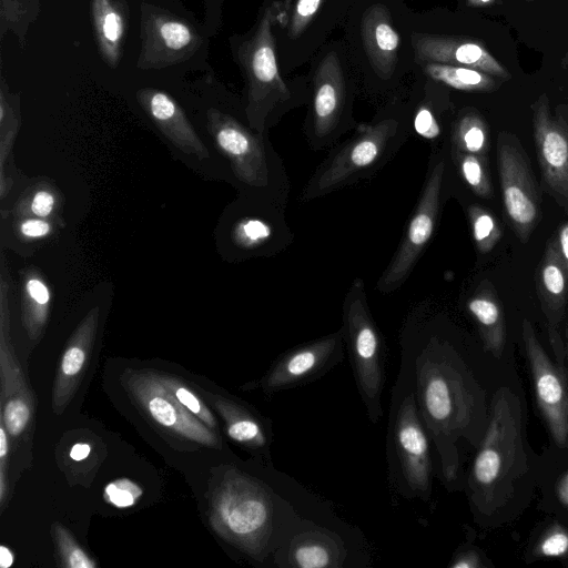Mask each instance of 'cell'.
I'll list each match as a JSON object with an SVG mask.
<instances>
[{
	"instance_id": "74e56055",
	"label": "cell",
	"mask_w": 568,
	"mask_h": 568,
	"mask_svg": "<svg viewBox=\"0 0 568 568\" xmlns=\"http://www.w3.org/2000/svg\"><path fill=\"white\" fill-rule=\"evenodd\" d=\"M57 193L49 186H34L26 193L16 206L18 217L36 216L51 219L59 206Z\"/></svg>"
},
{
	"instance_id": "ac0fdd59",
	"label": "cell",
	"mask_w": 568,
	"mask_h": 568,
	"mask_svg": "<svg viewBox=\"0 0 568 568\" xmlns=\"http://www.w3.org/2000/svg\"><path fill=\"white\" fill-rule=\"evenodd\" d=\"M532 134L541 189L568 213V120L550 112L546 94L532 105Z\"/></svg>"
},
{
	"instance_id": "bcb514c9",
	"label": "cell",
	"mask_w": 568,
	"mask_h": 568,
	"mask_svg": "<svg viewBox=\"0 0 568 568\" xmlns=\"http://www.w3.org/2000/svg\"><path fill=\"white\" fill-rule=\"evenodd\" d=\"M13 562V555L11 552V550L6 547V546H1L0 547V566L1 568H8L12 565Z\"/></svg>"
},
{
	"instance_id": "277c9868",
	"label": "cell",
	"mask_w": 568,
	"mask_h": 568,
	"mask_svg": "<svg viewBox=\"0 0 568 568\" xmlns=\"http://www.w3.org/2000/svg\"><path fill=\"white\" fill-rule=\"evenodd\" d=\"M412 133L405 94L379 106L369 123L358 124L315 170L301 199L311 201L366 179L383 168Z\"/></svg>"
},
{
	"instance_id": "836d02e7",
	"label": "cell",
	"mask_w": 568,
	"mask_h": 568,
	"mask_svg": "<svg viewBox=\"0 0 568 568\" xmlns=\"http://www.w3.org/2000/svg\"><path fill=\"white\" fill-rule=\"evenodd\" d=\"M20 128L19 98L12 94L4 80L0 89V179L6 176L7 160Z\"/></svg>"
},
{
	"instance_id": "52a82bcc",
	"label": "cell",
	"mask_w": 568,
	"mask_h": 568,
	"mask_svg": "<svg viewBox=\"0 0 568 568\" xmlns=\"http://www.w3.org/2000/svg\"><path fill=\"white\" fill-rule=\"evenodd\" d=\"M207 515L217 535L252 558L262 560L271 550L276 506L255 478L226 470L211 488Z\"/></svg>"
},
{
	"instance_id": "e0dca14e",
	"label": "cell",
	"mask_w": 568,
	"mask_h": 568,
	"mask_svg": "<svg viewBox=\"0 0 568 568\" xmlns=\"http://www.w3.org/2000/svg\"><path fill=\"white\" fill-rule=\"evenodd\" d=\"M521 336L529 363L535 396L554 442L568 446V374L556 365L539 343L528 320L521 323Z\"/></svg>"
},
{
	"instance_id": "f546056e",
	"label": "cell",
	"mask_w": 568,
	"mask_h": 568,
	"mask_svg": "<svg viewBox=\"0 0 568 568\" xmlns=\"http://www.w3.org/2000/svg\"><path fill=\"white\" fill-rule=\"evenodd\" d=\"M448 146L464 153L489 156L490 130L478 110L465 106L454 114Z\"/></svg>"
},
{
	"instance_id": "3957f363",
	"label": "cell",
	"mask_w": 568,
	"mask_h": 568,
	"mask_svg": "<svg viewBox=\"0 0 568 568\" xmlns=\"http://www.w3.org/2000/svg\"><path fill=\"white\" fill-rule=\"evenodd\" d=\"M278 6L264 0L252 28L230 38L233 59L244 79L242 99L248 125L266 133L290 111L307 102L306 75L286 79L282 72L273 24Z\"/></svg>"
},
{
	"instance_id": "2e32d148",
	"label": "cell",
	"mask_w": 568,
	"mask_h": 568,
	"mask_svg": "<svg viewBox=\"0 0 568 568\" xmlns=\"http://www.w3.org/2000/svg\"><path fill=\"white\" fill-rule=\"evenodd\" d=\"M141 39L136 67L142 70L184 63L204 47V37L190 22L146 3L141 7Z\"/></svg>"
},
{
	"instance_id": "5b68a950",
	"label": "cell",
	"mask_w": 568,
	"mask_h": 568,
	"mask_svg": "<svg viewBox=\"0 0 568 568\" xmlns=\"http://www.w3.org/2000/svg\"><path fill=\"white\" fill-rule=\"evenodd\" d=\"M526 470L521 406L508 388L500 387L468 478L471 505L491 516L513 497L515 483Z\"/></svg>"
},
{
	"instance_id": "f907efd6",
	"label": "cell",
	"mask_w": 568,
	"mask_h": 568,
	"mask_svg": "<svg viewBox=\"0 0 568 568\" xmlns=\"http://www.w3.org/2000/svg\"><path fill=\"white\" fill-rule=\"evenodd\" d=\"M566 338H567V345L565 346V348H566V353L568 354V326L566 329Z\"/></svg>"
},
{
	"instance_id": "b9f144b4",
	"label": "cell",
	"mask_w": 568,
	"mask_h": 568,
	"mask_svg": "<svg viewBox=\"0 0 568 568\" xmlns=\"http://www.w3.org/2000/svg\"><path fill=\"white\" fill-rule=\"evenodd\" d=\"M18 233L27 240H39L48 236L53 231V224L49 219L23 216L19 217Z\"/></svg>"
},
{
	"instance_id": "d590c367",
	"label": "cell",
	"mask_w": 568,
	"mask_h": 568,
	"mask_svg": "<svg viewBox=\"0 0 568 568\" xmlns=\"http://www.w3.org/2000/svg\"><path fill=\"white\" fill-rule=\"evenodd\" d=\"M52 536L61 566L68 568L97 567V561L78 544L64 526L54 524Z\"/></svg>"
},
{
	"instance_id": "f35d334b",
	"label": "cell",
	"mask_w": 568,
	"mask_h": 568,
	"mask_svg": "<svg viewBox=\"0 0 568 568\" xmlns=\"http://www.w3.org/2000/svg\"><path fill=\"white\" fill-rule=\"evenodd\" d=\"M105 499L112 505L126 508L136 503L142 495V489L128 478L116 479L104 489Z\"/></svg>"
},
{
	"instance_id": "cb8c5ba5",
	"label": "cell",
	"mask_w": 568,
	"mask_h": 568,
	"mask_svg": "<svg viewBox=\"0 0 568 568\" xmlns=\"http://www.w3.org/2000/svg\"><path fill=\"white\" fill-rule=\"evenodd\" d=\"M136 100L143 111L163 135L183 153L207 158L209 151L179 103L166 92L143 88L136 92Z\"/></svg>"
},
{
	"instance_id": "30bf717a",
	"label": "cell",
	"mask_w": 568,
	"mask_h": 568,
	"mask_svg": "<svg viewBox=\"0 0 568 568\" xmlns=\"http://www.w3.org/2000/svg\"><path fill=\"white\" fill-rule=\"evenodd\" d=\"M342 328L359 395L369 420L376 424L383 416L384 347L361 277L352 282L345 295Z\"/></svg>"
},
{
	"instance_id": "e575fe53",
	"label": "cell",
	"mask_w": 568,
	"mask_h": 568,
	"mask_svg": "<svg viewBox=\"0 0 568 568\" xmlns=\"http://www.w3.org/2000/svg\"><path fill=\"white\" fill-rule=\"evenodd\" d=\"M471 236L478 253H489L501 237V227L487 207L474 203L467 206Z\"/></svg>"
},
{
	"instance_id": "ee69618b",
	"label": "cell",
	"mask_w": 568,
	"mask_h": 568,
	"mask_svg": "<svg viewBox=\"0 0 568 568\" xmlns=\"http://www.w3.org/2000/svg\"><path fill=\"white\" fill-rule=\"evenodd\" d=\"M483 566L479 555L473 550L459 552L449 564L450 568H479Z\"/></svg>"
},
{
	"instance_id": "8d00e7d4",
	"label": "cell",
	"mask_w": 568,
	"mask_h": 568,
	"mask_svg": "<svg viewBox=\"0 0 568 568\" xmlns=\"http://www.w3.org/2000/svg\"><path fill=\"white\" fill-rule=\"evenodd\" d=\"M165 386L170 389L179 403L191 414L197 417L207 427L217 433V423L211 409L205 405L204 400L196 395L182 379L162 374Z\"/></svg>"
},
{
	"instance_id": "4dcf8cb0",
	"label": "cell",
	"mask_w": 568,
	"mask_h": 568,
	"mask_svg": "<svg viewBox=\"0 0 568 568\" xmlns=\"http://www.w3.org/2000/svg\"><path fill=\"white\" fill-rule=\"evenodd\" d=\"M323 532L295 535L288 546V566L298 568H325L341 566V550Z\"/></svg>"
},
{
	"instance_id": "1f68e13d",
	"label": "cell",
	"mask_w": 568,
	"mask_h": 568,
	"mask_svg": "<svg viewBox=\"0 0 568 568\" xmlns=\"http://www.w3.org/2000/svg\"><path fill=\"white\" fill-rule=\"evenodd\" d=\"M416 71L462 92H490L497 88L491 74L460 65L418 62Z\"/></svg>"
},
{
	"instance_id": "9c48e42d",
	"label": "cell",
	"mask_w": 568,
	"mask_h": 568,
	"mask_svg": "<svg viewBox=\"0 0 568 568\" xmlns=\"http://www.w3.org/2000/svg\"><path fill=\"white\" fill-rule=\"evenodd\" d=\"M389 471L405 497L427 500L432 494L430 438L420 418L408 372L400 365L392 394L388 432Z\"/></svg>"
},
{
	"instance_id": "d4e9b609",
	"label": "cell",
	"mask_w": 568,
	"mask_h": 568,
	"mask_svg": "<svg viewBox=\"0 0 568 568\" xmlns=\"http://www.w3.org/2000/svg\"><path fill=\"white\" fill-rule=\"evenodd\" d=\"M466 310L478 328L487 352L500 357L505 345V317L494 285L481 281L466 300Z\"/></svg>"
},
{
	"instance_id": "681fc988",
	"label": "cell",
	"mask_w": 568,
	"mask_h": 568,
	"mask_svg": "<svg viewBox=\"0 0 568 568\" xmlns=\"http://www.w3.org/2000/svg\"><path fill=\"white\" fill-rule=\"evenodd\" d=\"M491 0H466L468 6H479L480 3H488Z\"/></svg>"
},
{
	"instance_id": "7a4b0ae2",
	"label": "cell",
	"mask_w": 568,
	"mask_h": 568,
	"mask_svg": "<svg viewBox=\"0 0 568 568\" xmlns=\"http://www.w3.org/2000/svg\"><path fill=\"white\" fill-rule=\"evenodd\" d=\"M415 11L404 0H355L342 24L358 95L381 105L405 94L417 62Z\"/></svg>"
},
{
	"instance_id": "7dc6e473",
	"label": "cell",
	"mask_w": 568,
	"mask_h": 568,
	"mask_svg": "<svg viewBox=\"0 0 568 568\" xmlns=\"http://www.w3.org/2000/svg\"><path fill=\"white\" fill-rule=\"evenodd\" d=\"M558 493L561 503L568 507V473L562 477Z\"/></svg>"
},
{
	"instance_id": "d6986e66",
	"label": "cell",
	"mask_w": 568,
	"mask_h": 568,
	"mask_svg": "<svg viewBox=\"0 0 568 568\" xmlns=\"http://www.w3.org/2000/svg\"><path fill=\"white\" fill-rule=\"evenodd\" d=\"M344 345L341 327L334 333L287 351L261 379L262 389L274 393L315 379L343 358Z\"/></svg>"
},
{
	"instance_id": "ab89813d",
	"label": "cell",
	"mask_w": 568,
	"mask_h": 568,
	"mask_svg": "<svg viewBox=\"0 0 568 568\" xmlns=\"http://www.w3.org/2000/svg\"><path fill=\"white\" fill-rule=\"evenodd\" d=\"M535 552L542 557L564 556L568 552V532L561 527H552L537 544Z\"/></svg>"
},
{
	"instance_id": "603a6c76",
	"label": "cell",
	"mask_w": 568,
	"mask_h": 568,
	"mask_svg": "<svg viewBox=\"0 0 568 568\" xmlns=\"http://www.w3.org/2000/svg\"><path fill=\"white\" fill-rule=\"evenodd\" d=\"M450 89L415 70L405 99L409 110L412 133L437 146L444 139Z\"/></svg>"
},
{
	"instance_id": "9a60e30c",
	"label": "cell",
	"mask_w": 568,
	"mask_h": 568,
	"mask_svg": "<svg viewBox=\"0 0 568 568\" xmlns=\"http://www.w3.org/2000/svg\"><path fill=\"white\" fill-rule=\"evenodd\" d=\"M126 388L135 405L151 422L181 439L207 447H221L217 433L185 409L165 386L161 373L132 371Z\"/></svg>"
},
{
	"instance_id": "4fadbf2b",
	"label": "cell",
	"mask_w": 568,
	"mask_h": 568,
	"mask_svg": "<svg viewBox=\"0 0 568 568\" xmlns=\"http://www.w3.org/2000/svg\"><path fill=\"white\" fill-rule=\"evenodd\" d=\"M497 164L506 220L526 244L542 219V197L527 152L516 135L499 133Z\"/></svg>"
},
{
	"instance_id": "5bb4252c",
	"label": "cell",
	"mask_w": 568,
	"mask_h": 568,
	"mask_svg": "<svg viewBox=\"0 0 568 568\" xmlns=\"http://www.w3.org/2000/svg\"><path fill=\"white\" fill-rule=\"evenodd\" d=\"M10 274L4 255L0 275V422L13 446L27 443L36 414V398L16 356L9 307Z\"/></svg>"
},
{
	"instance_id": "6da1fadb",
	"label": "cell",
	"mask_w": 568,
	"mask_h": 568,
	"mask_svg": "<svg viewBox=\"0 0 568 568\" xmlns=\"http://www.w3.org/2000/svg\"><path fill=\"white\" fill-rule=\"evenodd\" d=\"M410 377L423 424L447 483L458 477L462 440L476 443L481 389L462 355L438 333L416 324L402 336V363Z\"/></svg>"
},
{
	"instance_id": "60d3db41",
	"label": "cell",
	"mask_w": 568,
	"mask_h": 568,
	"mask_svg": "<svg viewBox=\"0 0 568 568\" xmlns=\"http://www.w3.org/2000/svg\"><path fill=\"white\" fill-rule=\"evenodd\" d=\"M10 448H11V442H10L9 434H8L3 423L0 422V506H1V510L4 508L6 499L9 494L8 468H9Z\"/></svg>"
},
{
	"instance_id": "83f0119b",
	"label": "cell",
	"mask_w": 568,
	"mask_h": 568,
	"mask_svg": "<svg viewBox=\"0 0 568 568\" xmlns=\"http://www.w3.org/2000/svg\"><path fill=\"white\" fill-rule=\"evenodd\" d=\"M234 243L244 251H261L271 244L280 250L290 243L292 234L281 214L275 217L260 215L245 216L239 220L232 231Z\"/></svg>"
},
{
	"instance_id": "ba28073f",
	"label": "cell",
	"mask_w": 568,
	"mask_h": 568,
	"mask_svg": "<svg viewBox=\"0 0 568 568\" xmlns=\"http://www.w3.org/2000/svg\"><path fill=\"white\" fill-rule=\"evenodd\" d=\"M206 128L240 183L264 199L286 203L288 180L266 133L219 108L206 111Z\"/></svg>"
},
{
	"instance_id": "d6a6232c",
	"label": "cell",
	"mask_w": 568,
	"mask_h": 568,
	"mask_svg": "<svg viewBox=\"0 0 568 568\" xmlns=\"http://www.w3.org/2000/svg\"><path fill=\"white\" fill-rule=\"evenodd\" d=\"M448 155L458 178L476 196L493 199L489 156L464 153L450 146Z\"/></svg>"
},
{
	"instance_id": "7402d4cb",
	"label": "cell",
	"mask_w": 568,
	"mask_h": 568,
	"mask_svg": "<svg viewBox=\"0 0 568 568\" xmlns=\"http://www.w3.org/2000/svg\"><path fill=\"white\" fill-rule=\"evenodd\" d=\"M535 284L538 301L547 321L552 351L558 363L564 365L566 348L558 333V326L565 315L568 301V274L558 256L552 236L546 242L542 257L536 270Z\"/></svg>"
},
{
	"instance_id": "7bdbcfd3",
	"label": "cell",
	"mask_w": 568,
	"mask_h": 568,
	"mask_svg": "<svg viewBox=\"0 0 568 568\" xmlns=\"http://www.w3.org/2000/svg\"><path fill=\"white\" fill-rule=\"evenodd\" d=\"M551 236L558 256L568 274V221L558 226L556 233Z\"/></svg>"
},
{
	"instance_id": "484cf974",
	"label": "cell",
	"mask_w": 568,
	"mask_h": 568,
	"mask_svg": "<svg viewBox=\"0 0 568 568\" xmlns=\"http://www.w3.org/2000/svg\"><path fill=\"white\" fill-rule=\"evenodd\" d=\"M212 403L225 423L227 436L236 444L268 459L271 437L261 418L227 398L211 395Z\"/></svg>"
},
{
	"instance_id": "44dd1931",
	"label": "cell",
	"mask_w": 568,
	"mask_h": 568,
	"mask_svg": "<svg viewBox=\"0 0 568 568\" xmlns=\"http://www.w3.org/2000/svg\"><path fill=\"white\" fill-rule=\"evenodd\" d=\"M100 308L90 310L70 336L62 353L52 387V410L62 414L74 394L89 366L98 325Z\"/></svg>"
},
{
	"instance_id": "7c38bea8",
	"label": "cell",
	"mask_w": 568,
	"mask_h": 568,
	"mask_svg": "<svg viewBox=\"0 0 568 568\" xmlns=\"http://www.w3.org/2000/svg\"><path fill=\"white\" fill-rule=\"evenodd\" d=\"M446 169L445 150L433 151L416 206L397 250L376 283V291L392 293L398 290L432 240L443 206Z\"/></svg>"
},
{
	"instance_id": "f1b7e54d",
	"label": "cell",
	"mask_w": 568,
	"mask_h": 568,
	"mask_svg": "<svg viewBox=\"0 0 568 568\" xmlns=\"http://www.w3.org/2000/svg\"><path fill=\"white\" fill-rule=\"evenodd\" d=\"M51 306V291L34 270L26 271L21 290V318L28 337L37 343L43 335Z\"/></svg>"
},
{
	"instance_id": "8992f818",
	"label": "cell",
	"mask_w": 568,
	"mask_h": 568,
	"mask_svg": "<svg viewBox=\"0 0 568 568\" xmlns=\"http://www.w3.org/2000/svg\"><path fill=\"white\" fill-rule=\"evenodd\" d=\"M308 64L304 133L311 149H332L358 125L353 113L356 78L342 39L327 41Z\"/></svg>"
},
{
	"instance_id": "ffe728a7",
	"label": "cell",
	"mask_w": 568,
	"mask_h": 568,
	"mask_svg": "<svg viewBox=\"0 0 568 568\" xmlns=\"http://www.w3.org/2000/svg\"><path fill=\"white\" fill-rule=\"evenodd\" d=\"M416 62H436L476 69L509 78L508 71L478 41L453 32L414 30Z\"/></svg>"
},
{
	"instance_id": "c3c4849f",
	"label": "cell",
	"mask_w": 568,
	"mask_h": 568,
	"mask_svg": "<svg viewBox=\"0 0 568 568\" xmlns=\"http://www.w3.org/2000/svg\"><path fill=\"white\" fill-rule=\"evenodd\" d=\"M272 1H274L278 6L280 11L285 10L292 2V0H272Z\"/></svg>"
},
{
	"instance_id": "4316f807",
	"label": "cell",
	"mask_w": 568,
	"mask_h": 568,
	"mask_svg": "<svg viewBox=\"0 0 568 568\" xmlns=\"http://www.w3.org/2000/svg\"><path fill=\"white\" fill-rule=\"evenodd\" d=\"M91 16L100 53L114 69L121 58L126 30L123 6L119 0H91Z\"/></svg>"
},
{
	"instance_id": "8fae6325",
	"label": "cell",
	"mask_w": 568,
	"mask_h": 568,
	"mask_svg": "<svg viewBox=\"0 0 568 568\" xmlns=\"http://www.w3.org/2000/svg\"><path fill=\"white\" fill-rule=\"evenodd\" d=\"M355 0H292L273 24L282 72L290 74L310 63L342 27Z\"/></svg>"
},
{
	"instance_id": "f6af8a7d",
	"label": "cell",
	"mask_w": 568,
	"mask_h": 568,
	"mask_svg": "<svg viewBox=\"0 0 568 568\" xmlns=\"http://www.w3.org/2000/svg\"><path fill=\"white\" fill-rule=\"evenodd\" d=\"M90 452V445L85 443H77L72 446L70 450V457L75 462H80L85 459L89 456Z\"/></svg>"
}]
</instances>
